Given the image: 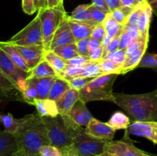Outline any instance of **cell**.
Wrapping results in <instances>:
<instances>
[{"instance_id":"cell-1","label":"cell","mask_w":157,"mask_h":156,"mask_svg":"<svg viewBox=\"0 0 157 156\" xmlns=\"http://www.w3.org/2000/svg\"><path fill=\"white\" fill-rule=\"evenodd\" d=\"M19 122L18 130L13 135L17 150L29 154H39L43 146L50 145L47 128L38 113L26 115L19 119Z\"/></svg>"},{"instance_id":"cell-2","label":"cell","mask_w":157,"mask_h":156,"mask_svg":"<svg viewBox=\"0 0 157 156\" xmlns=\"http://www.w3.org/2000/svg\"><path fill=\"white\" fill-rule=\"evenodd\" d=\"M113 103L128 113L133 122H157V90L143 94L113 93Z\"/></svg>"},{"instance_id":"cell-3","label":"cell","mask_w":157,"mask_h":156,"mask_svg":"<svg viewBox=\"0 0 157 156\" xmlns=\"http://www.w3.org/2000/svg\"><path fill=\"white\" fill-rule=\"evenodd\" d=\"M61 116L70 132L78 155L100 156L102 154L107 142L88 136L82 126L77 125L67 115Z\"/></svg>"},{"instance_id":"cell-4","label":"cell","mask_w":157,"mask_h":156,"mask_svg":"<svg viewBox=\"0 0 157 156\" xmlns=\"http://www.w3.org/2000/svg\"><path fill=\"white\" fill-rule=\"evenodd\" d=\"M118 74H103L94 78L79 90V99L84 102L107 101L113 102V87Z\"/></svg>"},{"instance_id":"cell-5","label":"cell","mask_w":157,"mask_h":156,"mask_svg":"<svg viewBox=\"0 0 157 156\" xmlns=\"http://www.w3.org/2000/svg\"><path fill=\"white\" fill-rule=\"evenodd\" d=\"M38 12L41 24L43 47L44 51H47L49 50L54 34L65 18L67 13L63 5L54 8H44Z\"/></svg>"},{"instance_id":"cell-6","label":"cell","mask_w":157,"mask_h":156,"mask_svg":"<svg viewBox=\"0 0 157 156\" xmlns=\"http://www.w3.org/2000/svg\"><path fill=\"white\" fill-rule=\"evenodd\" d=\"M47 128L51 145L59 149L73 145V140L61 115L55 117H41Z\"/></svg>"},{"instance_id":"cell-7","label":"cell","mask_w":157,"mask_h":156,"mask_svg":"<svg viewBox=\"0 0 157 156\" xmlns=\"http://www.w3.org/2000/svg\"><path fill=\"white\" fill-rule=\"evenodd\" d=\"M100 156H157V154H151L135 146L126 131L124 136L120 140L106 142L104 151Z\"/></svg>"},{"instance_id":"cell-8","label":"cell","mask_w":157,"mask_h":156,"mask_svg":"<svg viewBox=\"0 0 157 156\" xmlns=\"http://www.w3.org/2000/svg\"><path fill=\"white\" fill-rule=\"evenodd\" d=\"M12 45L34 46L42 45L43 38L39 16H37L19 32L7 41Z\"/></svg>"},{"instance_id":"cell-9","label":"cell","mask_w":157,"mask_h":156,"mask_svg":"<svg viewBox=\"0 0 157 156\" xmlns=\"http://www.w3.org/2000/svg\"><path fill=\"white\" fill-rule=\"evenodd\" d=\"M0 70L17 86L20 91L26 85L29 73L18 68L7 54L0 48Z\"/></svg>"},{"instance_id":"cell-10","label":"cell","mask_w":157,"mask_h":156,"mask_svg":"<svg viewBox=\"0 0 157 156\" xmlns=\"http://www.w3.org/2000/svg\"><path fill=\"white\" fill-rule=\"evenodd\" d=\"M126 131L129 135L146 138L157 145V122L134 121L133 123H130Z\"/></svg>"},{"instance_id":"cell-11","label":"cell","mask_w":157,"mask_h":156,"mask_svg":"<svg viewBox=\"0 0 157 156\" xmlns=\"http://www.w3.org/2000/svg\"><path fill=\"white\" fill-rule=\"evenodd\" d=\"M84 131L88 136L104 142L113 140L116 133V130L113 129L107 122H102L95 118H93L89 122L84 128Z\"/></svg>"},{"instance_id":"cell-12","label":"cell","mask_w":157,"mask_h":156,"mask_svg":"<svg viewBox=\"0 0 157 156\" xmlns=\"http://www.w3.org/2000/svg\"><path fill=\"white\" fill-rule=\"evenodd\" d=\"M9 101L24 102L19 89L0 70V102L6 103Z\"/></svg>"},{"instance_id":"cell-13","label":"cell","mask_w":157,"mask_h":156,"mask_svg":"<svg viewBox=\"0 0 157 156\" xmlns=\"http://www.w3.org/2000/svg\"><path fill=\"white\" fill-rule=\"evenodd\" d=\"M75 43H76V41H75L73 34L71 31L67 18L65 17V18L63 20L59 27L56 30L55 33L54 34L50 47H49V50H53L57 47H62V46L67 45V44H75Z\"/></svg>"},{"instance_id":"cell-14","label":"cell","mask_w":157,"mask_h":156,"mask_svg":"<svg viewBox=\"0 0 157 156\" xmlns=\"http://www.w3.org/2000/svg\"><path fill=\"white\" fill-rule=\"evenodd\" d=\"M13 46L18 50L30 70L43 60L44 50L42 45Z\"/></svg>"},{"instance_id":"cell-15","label":"cell","mask_w":157,"mask_h":156,"mask_svg":"<svg viewBox=\"0 0 157 156\" xmlns=\"http://www.w3.org/2000/svg\"><path fill=\"white\" fill-rule=\"evenodd\" d=\"M66 115L77 125L82 127L87 126L89 122L94 118L87 109L85 102L80 99Z\"/></svg>"},{"instance_id":"cell-16","label":"cell","mask_w":157,"mask_h":156,"mask_svg":"<svg viewBox=\"0 0 157 156\" xmlns=\"http://www.w3.org/2000/svg\"><path fill=\"white\" fill-rule=\"evenodd\" d=\"M79 100V91L69 88L56 102L60 115H66Z\"/></svg>"},{"instance_id":"cell-17","label":"cell","mask_w":157,"mask_h":156,"mask_svg":"<svg viewBox=\"0 0 157 156\" xmlns=\"http://www.w3.org/2000/svg\"><path fill=\"white\" fill-rule=\"evenodd\" d=\"M66 18H67L71 31L73 34V36L76 42L80 40L89 38L90 36V34H91L93 29L94 28L95 25L88 24L86 21H78L71 20L67 18V16H66Z\"/></svg>"},{"instance_id":"cell-18","label":"cell","mask_w":157,"mask_h":156,"mask_svg":"<svg viewBox=\"0 0 157 156\" xmlns=\"http://www.w3.org/2000/svg\"><path fill=\"white\" fill-rule=\"evenodd\" d=\"M34 106L41 117H55L59 115L56 102L50 99H35Z\"/></svg>"},{"instance_id":"cell-19","label":"cell","mask_w":157,"mask_h":156,"mask_svg":"<svg viewBox=\"0 0 157 156\" xmlns=\"http://www.w3.org/2000/svg\"><path fill=\"white\" fill-rule=\"evenodd\" d=\"M0 48L9 56V58L18 68L26 73H29L30 71L29 67H28L20 54L12 44H9L7 41H0Z\"/></svg>"},{"instance_id":"cell-20","label":"cell","mask_w":157,"mask_h":156,"mask_svg":"<svg viewBox=\"0 0 157 156\" xmlns=\"http://www.w3.org/2000/svg\"><path fill=\"white\" fill-rule=\"evenodd\" d=\"M57 76H49L44 78H30L31 81L35 87L38 99H48L51 87Z\"/></svg>"},{"instance_id":"cell-21","label":"cell","mask_w":157,"mask_h":156,"mask_svg":"<svg viewBox=\"0 0 157 156\" xmlns=\"http://www.w3.org/2000/svg\"><path fill=\"white\" fill-rule=\"evenodd\" d=\"M49 76H58L56 72L50 66V64L44 61L41 60L34 68L31 69L29 72V76L27 79L30 78H44Z\"/></svg>"},{"instance_id":"cell-22","label":"cell","mask_w":157,"mask_h":156,"mask_svg":"<svg viewBox=\"0 0 157 156\" xmlns=\"http://www.w3.org/2000/svg\"><path fill=\"white\" fill-rule=\"evenodd\" d=\"M16 150L17 145L13 135L0 130V156Z\"/></svg>"},{"instance_id":"cell-23","label":"cell","mask_w":157,"mask_h":156,"mask_svg":"<svg viewBox=\"0 0 157 156\" xmlns=\"http://www.w3.org/2000/svg\"><path fill=\"white\" fill-rule=\"evenodd\" d=\"M69 88H70V87H69L68 84H67V82L65 80L62 79V78L59 77V76H57L55 80H54L52 87H51L48 99L56 101Z\"/></svg>"},{"instance_id":"cell-24","label":"cell","mask_w":157,"mask_h":156,"mask_svg":"<svg viewBox=\"0 0 157 156\" xmlns=\"http://www.w3.org/2000/svg\"><path fill=\"white\" fill-rule=\"evenodd\" d=\"M107 123L116 131L121 129L126 130L130 125V119L124 113L121 111H117L113 113Z\"/></svg>"},{"instance_id":"cell-25","label":"cell","mask_w":157,"mask_h":156,"mask_svg":"<svg viewBox=\"0 0 157 156\" xmlns=\"http://www.w3.org/2000/svg\"><path fill=\"white\" fill-rule=\"evenodd\" d=\"M43 59L50 64L51 67L56 72V73L58 74V76L63 71L64 67L67 65L65 61L63 60L61 58H60L58 55H57L53 50H47V51H44Z\"/></svg>"},{"instance_id":"cell-26","label":"cell","mask_w":157,"mask_h":156,"mask_svg":"<svg viewBox=\"0 0 157 156\" xmlns=\"http://www.w3.org/2000/svg\"><path fill=\"white\" fill-rule=\"evenodd\" d=\"M90 6H91V3L80 5L71 12V15H67V18L78 21H87L92 19L91 14L89 11V8Z\"/></svg>"},{"instance_id":"cell-27","label":"cell","mask_w":157,"mask_h":156,"mask_svg":"<svg viewBox=\"0 0 157 156\" xmlns=\"http://www.w3.org/2000/svg\"><path fill=\"white\" fill-rule=\"evenodd\" d=\"M0 122L5 127V131L14 135L19 126V119H15L11 113L0 115Z\"/></svg>"},{"instance_id":"cell-28","label":"cell","mask_w":157,"mask_h":156,"mask_svg":"<svg viewBox=\"0 0 157 156\" xmlns=\"http://www.w3.org/2000/svg\"><path fill=\"white\" fill-rule=\"evenodd\" d=\"M104 74L101 68L99 62H90L84 64L82 67V72L78 76L81 77H90L95 78L101 75ZM78 77V76H77Z\"/></svg>"},{"instance_id":"cell-29","label":"cell","mask_w":157,"mask_h":156,"mask_svg":"<svg viewBox=\"0 0 157 156\" xmlns=\"http://www.w3.org/2000/svg\"><path fill=\"white\" fill-rule=\"evenodd\" d=\"M53 51L65 61L79 55L76 44H71L62 46V47H57V48L54 49Z\"/></svg>"},{"instance_id":"cell-30","label":"cell","mask_w":157,"mask_h":156,"mask_svg":"<svg viewBox=\"0 0 157 156\" xmlns=\"http://www.w3.org/2000/svg\"><path fill=\"white\" fill-rule=\"evenodd\" d=\"M102 23L104 24V28H105L106 34L111 37V38H113L123 28V25H121L116 20L112 18L110 12L107 13L105 19L104 20Z\"/></svg>"},{"instance_id":"cell-31","label":"cell","mask_w":157,"mask_h":156,"mask_svg":"<svg viewBox=\"0 0 157 156\" xmlns=\"http://www.w3.org/2000/svg\"><path fill=\"white\" fill-rule=\"evenodd\" d=\"M133 8L127 7V6H122L117 9H114L110 12V15L114 20H116L119 24L124 26L127 21V18L129 17L130 14L133 11Z\"/></svg>"},{"instance_id":"cell-32","label":"cell","mask_w":157,"mask_h":156,"mask_svg":"<svg viewBox=\"0 0 157 156\" xmlns=\"http://www.w3.org/2000/svg\"><path fill=\"white\" fill-rule=\"evenodd\" d=\"M21 93L22 94L24 102L34 106L35 100L38 99V94H37L36 89L29 80L27 79L25 87L21 90Z\"/></svg>"},{"instance_id":"cell-33","label":"cell","mask_w":157,"mask_h":156,"mask_svg":"<svg viewBox=\"0 0 157 156\" xmlns=\"http://www.w3.org/2000/svg\"><path fill=\"white\" fill-rule=\"evenodd\" d=\"M100 66L104 74H109V73H116L120 75L121 66L118 65L116 63L107 59H101L99 61Z\"/></svg>"},{"instance_id":"cell-34","label":"cell","mask_w":157,"mask_h":156,"mask_svg":"<svg viewBox=\"0 0 157 156\" xmlns=\"http://www.w3.org/2000/svg\"><path fill=\"white\" fill-rule=\"evenodd\" d=\"M140 68L157 69V54L145 53L138 64Z\"/></svg>"},{"instance_id":"cell-35","label":"cell","mask_w":157,"mask_h":156,"mask_svg":"<svg viewBox=\"0 0 157 156\" xmlns=\"http://www.w3.org/2000/svg\"><path fill=\"white\" fill-rule=\"evenodd\" d=\"M94 78L90 77H81V76H78V77L72 78L71 80H67L66 81L67 82L71 88L75 89V90L79 91L80 90H81L83 87H85Z\"/></svg>"},{"instance_id":"cell-36","label":"cell","mask_w":157,"mask_h":156,"mask_svg":"<svg viewBox=\"0 0 157 156\" xmlns=\"http://www.w3.org/2000/svg\"><path fill=\"white\" fill-rule=\"evenodd\" d=\"M103 59L110 60V61L116 63L118 65L122 66V64H124V61H125L126 60L125 50L118 49V50L111 52V53H110L109 54H107V56L104 57Z\"/></svg>"},{"instance_id":"cell-37","label":"cell","mask_w":157,"mask_h":156,"mask_svg":"<svg viewBox=\"0 0 157 156\" xmlns=\"http://www.w3.org/2000/svg\"><path fill=\"white\" fill-rule=\"evenodd\" d=\"M38 0H22L21 7L23 12L27 15H33L38 11Z\"/></svg>"},{"instance_id":"cell-38","label":"cell","mask_w":157,"mask_h":156,"mask_svg":"<svg viewBox=\"0 0 157 156\" xmlns=\"http://www.w3.org/2000/svg\"><path fill=\"white\" fill-rule=\"evenodd\" d=\"M89 11L91 14L92 20L98 24H100V23H102L107 15V12H105L104 11L101 10V9L94 7L92 4L89 8Z\"/></svg>"},{"instance_id":"cell-39","label":"cell","mask_w":157,"mask_h":156,"mask_svg":"<svg viewBox=\"0 0 157 156\" xmlns=\"http://www.w3.org/2000/svg\"><path fill=\"white\" fill-rule=\"evenodd\" d=\"M122 31V30H121ZM121 31H120L113 38H112L111 41L110 42V44L104 49V51H103V57L102 59L105 56H107V54H109L111 52L115 51V50H118L119 49V39H120V35H121Z\"/></svg>"},{"instance_id":"cell-40","label":"cell","mask_w":157,"mask_h":156,"mask_svg":"<svg viewBox=\"0 0 157 156\" xmlns=\"http://www.w3.org/2000/svg\"><path fill=\"white\" fill-rule=\"evenodd\" d=\"M40 156H62L61 150L53 145H44L40 149Z\"/></svg>"},{"instance_id":"cell-41","label":"cell","mask_w":157,"mask_h":156,"mask_svg":"<svg viewBox=\"0 0 157 156\" xmlns=\"http://www.w3.org/2000/svg\"><path fill=\"white\" fill-rule=\"evenodd\" d=\"M90 60L88 56H84V55H78L71 59L66 61V64L67 65L75 66V67H82L87 63L90 62Z\"/></svg>"},{"instance_id":"cell-42","label":"cell","mask_w":157,"mask_h":156,"mask_svg":"<svg viewBox=\"0 0 157 156\" xmlns=\"http://www.w3.org/2000/svg\"><path fill=\"white\" fill-rule=\"evenodd\" d=\"M133 41H134V40L128 35V33L123 28L121 35H120L119 49H121V50H125Z\"/></svg>"},{"instance_id":"cell-43","label":"cell","mask_w":157,"mask_h":156,"mask_svg":"<svg viewBox=\"0 0 157 156\" xmlns=\"http://www.w3.org/2000/svg\"><path fill=\"white\" fill-rule=\"evenodd\" d=\"M106 35L107 34H106L105 28H104V24H103V23H100L95 26L94 28L92 31L91 34H90V37L101 41Z\"/></svg>"},{"instance_id":"cell-44","label":"cell","mask_w":157,"mask_h":156,"mask_svg":"<svg viewBox=\"0 0 157 156\" xmlns=\"http://www.w3.org/2000/svg\"><path fill=\"white\" fill-rule=\"evenodd\" d=\"M89 38L81 39L75 43L76 44L77 49H78V53H79L80 55H84V56H87L88 55Z\"/></svg>"},{"instance_id":"cell-45","label":"cell","mask_w":157,"mask_h":156,"mask_svg":"<svg viewBox=\"0 0 157 156\" xmlns=\"http://www.w3.org/2000/svg\"><path fill=\"white\" fill-rule=\"evenodd\" d=\"M103 51H104V48L101 46H100V47H97V48L94 49V50H89L87 56L90 58V61L99 62L102 59Z\"/></svg>"},{"instance_id":"cell-46","label":"cell","mask_w":157,"mask_h":156,"mask_svg":"<svg viewBox=\"0 0 157 156\" xmlns=\"http://www.w3.org/2000/svg\"><path fill=\"white\" fill-rule=\"evenodd\" d=\"M60 150H61V155L62 156H79L74 144L71 145H69V146L61 148Z\"/></svg>"},{"instance_id":"cell-47","label":"cell","mask_w":157,"mask_h":156,"mask_svg":"<svg viewBox=\"0 0 157 156\" xmlns=\"http://www.w3.org/2000/svg\"><path fill=\"white\" fill-rule=\"evenodd\" d=\"M91 4L94 7L97 8V9H101V10L104 11V12H107V13L110 12L108 7H107V6L106 5L104 0H92Z\"/></svg>"},{"instance_id":"cell-48","label":"cell","mask_w":157,"mask_h":156,"mask_svg":"<svg viewBox=\"0 0 157 156\" xmlns=\"http://www.w3.org/2000/svg\"><path fill=\"white\" fill-rule=\"evenodd\" d=\"M104 2H105L106 5L108 7L110 12H112L114 9H117V8L123 6L122 3H121V2L120 0H104Z\"/></svg>"},{"instance_id":"cell-49","label":"cell","mask_w":157,"mask_h":156,"mask_svg":"<svg viewBox=\"0 0 157 156\" xmlns=\"http://www.w3.org/2000/svg\"><path fill=\"white\" fill-rule=\"evenodd\" d=\"M101 46V41H98V40L94 39L93 38H89V42H88V51L90 50H94V49L97 48V47Z\"/></svg>"},{"instance_id":"cell-50","label":"cell","mask_w":157,"mask_h":156,"mask_svg":"<svg viewBox=\"0 0 157 156\" xmlns=\"http://www.w3.org/2000/svg\"><path fill=\"white\" fill-rule=\"evenodd\" d=\"M64 0H47V8H54L62 6Z\"/></svg>"},{"instance_id":"cell-51","label":"cell","mask_w":157,"mask_h":156,"mask_svg":"<svg viewBox=\"0 0 157 156\" xmlns=\"http://www.w3.org/2000/svg\"><path fill=\"white\" fill-rule=\"evenodd\" d=\"M147 2L150 5L153 13H154L157 17V0H147Z\"/></svg>"},{"instance_id":"cell-52","label":"cell","mask_w":157,"mask_h":156,"mask_svg":"<svg viewBox=\"0 0 157 156\" xmlns=\"http://www.w3.org/2000/svg\"><path fill=\"white\" fill-rule=\"evenodd\" d=\"M112 38L110 36H109L108 35H106L105 36H104V38H103V40L101 41V47H103V48H105L106 47H107V45H108L109 44H110V42L111 41Z\"/></svg>"},{"instance_id":"cell-53","label":"cell","mask_w":157,"mask_h":156,"mask_svg":"<svg viewBox=\"0 0 157 156\" xmlns=\"http://www.w3.org/2000/svg\"><path fill=\"white\" fill-rule=\"evenodd\" d=\"M120 1L121 2L123 6H127V7L134 8L135 6H137V5L135 3L134 0H120Z\"/></svg>"},{"instance_id":"cell-54","label":"cell","mask_w":157,"mask_h":156,"mask_svg":"<svg viewBox=\"0 0 157 156\" xmlns=\"http://www.w3.org/2000/svg\"><path fill=\"white\" fill-rule=\"evenodd\" d=\"M12 156H40L39 154H29V153H25L24 151H19V150H16L15 152L12 154Z\"/></svg>"},{"instance_id":"cell-55","label":"cell","mask_w":157,"mask_h":156,"mask_svg":"<svg viewBox=\"0 0 157 156\" xmlns=\"http://www.w3.org/2000/svg\"><path fill=\"white\" fill-rule=\"evenodd\" d=\"M47 8V0H38V11L40 9Z\"/></svg>"},{"instance_id":"cell-56","label":"cell","mask_w":157,"mask_h":156,"mask_svg":"<svg viewBox=\"0 0 157 156\" xmlns=\"http://www.w3.org/2000/svg\"><path fill=\"white\" fill-rule=\"evenodd\" d=\"M134 1L136 5H139V4H141V3L146 2H147V0H134Z\"/></svg>"},{"instance_id":"cell-57","label":"cell","mask_w":157,"mask_h":156,"mask_svg":"<svg viewBox=\"0 0 157 156\" xmlns=\"http://www.w3.org/2000/svg\"><path fill=\"white\" fill-rule=\"evenodd\" d=\"M15 151H12V152H9V153H7V154H2V155H1V156H12V154H13V153L15 152Z\"/></svg>"},{"instance_id":"cell-58","label":"cell","mask_w":157,"mask_h":156,"mask_svg":"<svg viewBox=\"0 0 157 156\" xmlns=\"http://www.w3.org/2000/svg\"><path fill=\"white\" fill-rule=\"evenodd\" d=\"M0 115H1V113H0Z\"/></svg>"}]
</instances>
